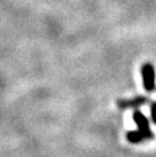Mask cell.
I'll list each match as a JSON object with an SVG mask.
<instances>
[{
  "mask_svg": "<svg viewBox=\"0 0 156 157\" xmlns=\"http://www.w3.org/2000/svg\"><path fill=\"white\" fill-rule=\"evenodd\" d=\"M133 117H134V121L138 125V130L136 131H129L127 134L128 141L131 142V144H138V142H140L142 140L152 139L154 137V134L150 130L147 118L141 112H138V110L134 113Z\"/></svg>",
  "mask_w": 156,
  "mask_h": 157,
  "instance_id": "1",
  "label": "cell"
},
{
  "mask_svg": "<svg viewBox=\"0 0 156 157\" xmlns=\"http://www.w3.org/2000/svg\"><path fill=\"white\" fill-rule=\"evenodd\" d=\"M141 75H142V82L144 87L147 92H151L155 90V70L151 64H145L141 67Z\"/></svg>",
  "mask_w": 156,
  "mask_h": 157,
  "instance_id": "2",
  "label": "cell"
},
{
  "mask_svg": "<svg viewBox=\"0 0 156 157\" xmlns=\"http://www.w3.org/2000/svg\"><path fill=\"white\" fill-rule=\"evenodd\" d=\"M147 102L146 97H135L133 99H119L117 102V105L120 109H128V108H136L139 105H142Z\"/></svg>",
  "mask_w": 156,
  "mask_h": 157,
  "instance_id": "3",
  "label": "cell"
},
{
  "mask_svg": "<svg viewBox=\"0 0 156 157\" xmlns=\"http://www.w3.org/2000/svg\"><path fill=\"white\" fill-rule=\"evenodd\" d=\"M151 118H152V121L156 124V102L151 103Z\"/></svg>",
  "mask_w": 156,
  "mask_h": 157,
  "instance_id": "4",
  "label": "cell"
}]
</instances>
